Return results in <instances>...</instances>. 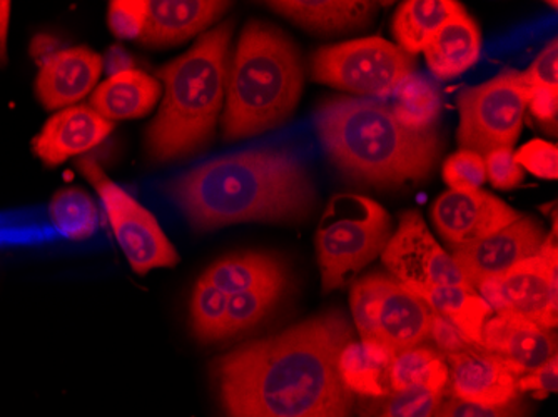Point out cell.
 <instances>
[{
  "label": "cell",
  "instance_id": "cell-2",
  "mask_svg": "<svg viewBox=\"0 0 558 417\" xmlns=\"http://www.w3.org/2000/svg\"><path fill=\"white\" fill-rule=\"evenodd\" d=\"M196 231L306 218L315 206L308 169L291 149H255L197 165L166 184Z\"/></svg>",
  "mask_w": 558,
  "mask_h": 417
},
{
  "label": "cell",
  "instance_id": "cell-9",
  "mask_svg": "<svg viewBox=\"0 0 558 417\" xmlns=\"http://www.w3.org/2000/svg\"><path fill=\"white\" fill-rule=\"evenodd\" d=\"M412 56L381 37L322 47L312 58V79L366 97H387L413 75Z\"/></svg>",
  "mask_w": 558,
  "mask_h": 417
},
{
  "label": "cell",
  "instance_id": "cell-16",
  "mask_svg": "<svg viewBox=\"0 0 558 417\" xmlns=\"http://www.w3.org/2000/svg\"><path fill=\"white\" fill-rule=\"evenodd\" d=\"M114 124L97 114L90 106H71L52 115L33 147L37 158L50 168L89 152L108 139Z\"/></svg>",
  "mask_w": 558,
  "mask_h": 417
},
{
  "label": "cell",
  "instance_id": "cell-34",
  "mask_svg": "<svg viewBox=\"0 0 558 417\" xmlns=\"http://www.w3.org/2000/svg\"><path fill=\"white\" fill-rule=\"evenodd\" d=\"M147 2L144 0H112L108 24L119 39H140L146 27Z\"/></svg>",
  "mask_w": 558,
  "mask_h": 417
},
{
  "label": "cell",
  "instance_id": "cell-6",
  "mask_svg": "<svg viewBox=\"0 0 558 417\" xmlns=\"http://www.w3.org/2000/svg\"><path fill=\"white\" fill-rule=\"evenodd\" d=\"M391 234L390 214L375 200L359 194L331 197L316 231L323 291L340 290L378 259Z\"/></svg>",
  "mask_w": 558,
  "mask_h": 417
},
{
  "label": "cell",
  "instance_id": "cell-18",
  "mask_svg": "<svg viewBox=\"0 0 558 417\" xmlns=\"http://www.w3.org/2000/svg\"><path fill=\"white\" fill-rule=\"evenodd\" d=\"M102 68V58L87 47L58 50L40 62L37 97L49 111L71 108L94 89Z\"/></svg>",
  "mask_w": 558,
  "mask_h": 417
},
{
  "label": "cell",
  "instance_id": "cell-27",
  "mask_svg": "<svg viewBox=\"0 0 558 417\" xmlns=\"http://www.w3.org/2000/svg\"><path fill=\"white\" fill-rule=\"evenodd\" d=\"M448 384V364L435 347L416 346L395 356L390 369V388L395 393L423 388L444 393Z\"/></svg>",
  "mask_w": 558,
  "mask_h": 417
},
{
  "label": "cell",
  "instance_id": "cell-33",
  "mask_svg": "<svg viewBox=\"0 0 558 417\" xmlns=\"http://www.w3.org/2000/svg\"><path fill=\"white\" fill-rule=\"evenodd\" d=\"M444 393L413 388L398 391L388 401L379 417H434Z\"/></svg>",
  "mask_w": 558,
  "mask_h": 417
},
{
  "label": "cell",
  "instance_id": "cell-36",
  "mask_svg": "<svg viewBox=\"0 0 558 417\" xmlns=\"http://www.w3.org/2000/svg\"><path fill=\"white\" fill-rule=\"evenodd\" d=\"M434 417H525V406L520 403L519 397L500 406H484L451 397L440 403Z\"/></svg>",
  "mask_w": 558,
  "mask_h": 417
},
{
  "label": "cell",
  "instance_id": "cell-4",
  "mask_svg": "<svg viewBox=\"0 0 558 417\" xmlns=\"http://www.w3.org/2000/svg\"><path fill=\"white\" fill-rule=\"evenodd\" d=\"M303 84L296 44L268 22H247L226 75L225 139H246L283 124L300 102Z\"/></svg>",
  "mask_w": 558,
  "mask_h": 417
},
{
  "label": "cell",
  "instance_id": "cell-30",
  "mask_svg": "<svg viewBox=\"0 0 558 417\" xmlns=\"http://www.w3.org/2000/svg\"><path fill=\"white\" fill-rule=\"evenodd\" d=\"M230 296L201 278L191 299V322L196 338L203 343H218L226 338Z\"/></svg>",
  "mask_w": 558,
  "mask_h": 417
},
{
  "label": "cell",
  "instance_id": "cell-43",
  "mask_svg": "<svg viewBox=\"0 0 558 417\" xmlns=\"http://www.w3.org/2000/svg\"><path fill=\"white\" fill-rule=\"evenodd\" d=\"M9 19H11V2L0 0V61L8 56Z\"/></svg>",
  "mask_w": 558,
  "mask_h": 417
},
{
  "label": "cell",
  "instance_id": "cell-19",
  "mask_svg": "<svg viewBox=\"0 0 558 417\" xmlns=\"http://www.w3.org/2000/svg\"><path fill=\"white\" fill-rule=\"evenodd\" d=\"M230 8L219 0H150L140 40L150 47L178 46L205 33Z\"/></svg>",
  "mask_w": 558,
  "mask_h": 417
},
{
  "label": "cell",
  "instance_id": "cell-5",
  "mask_svg": "<svg viewBox=\"0 0 558 417\" xmlns=\"http://www.w3.org/2000/svg\"><path fill=\"white\" fill-rule=\"evenodd\" d=\"M231 36L233 22H222L159 69L165 97L146 136L155 161L186 158L211 139L225 103Z\"/></svg>",
  "mask_w": 558,
  "mask_h": 417
},
{
  "label": "cell",
  "instance_id": "cell-10",
  "mask_svg": "<svg viewBox=\"0 0 558 417\" xmlns=\"http://www.w3.org/2000/svg\"><path fill=\"white\" fill-rule=\"evenodd\" d=\"M77 169L105 206L116 241L134 272L143 275L153 269L174 268L180 262L178 250L166 237L158 219L119 187L99 162L83 158L77 162Z\"/></svg>",
  "mask_w": 558,
  "mask_h": 417
},
{
  "label": "cell",
  "instance_id": "cell-40",
  "mask_svg": "<svg viewBox=\"0 0 558 417\" xmlns=\"http://www.w3.org/2000/svg\"><path fill=\"white\" fill-rule=\"evenodd\" d=\"M429 339H434L438 351L445 356L462 353V351L473 346L470 341L463 338L459 329L441 316L435 315V312L432 315V322H429Z\"/></svg>",
  "mask_w": 558,
  "mask_h": 417
},
{
  "label": "cell",
  "instance_id": "cell-20",
  "mask_svg": "<svg viewBox=\"0 0 558 417\" xmlns=\"http://www.w3.org/2000/svg\"><path fill=\"white\" fill-rule=\"evenodd\" d=\"M266 5L303 29L325 36L363 29L379 8L378 2L368 0H281Z\"/></svg>",
  "mask_w": 558,
  "mask_h": 417
},
{
  "label": "cell",
  "instance_id": "cell-38",
  "mask_svg": "<svg viewBox=\"0 0 558 417\" xmlns=\"http://www.w3.org/2000/svg\"><path fill=\"white\" fill-rule=\"evenodd\" d=\"M558 40L547 44L534 64L523 72L530 89H558Z\"/></svg>",
  "mask_w": 558,
  "mask_h": 417
},
{
  "label": "cell",
  "instance_id": "cell-17",
  "mask_svg": "<svg viewBox=\"0 0 558 417\" xmlns=\"http://www.w3.org/2000/svg\"><path fill=\"white\" fill-rule=\"evenodd\" d=\"M480 347L501 357L517 375L541 368L557 356V339L550 329L513 315H497L485 322Z\"/></svg>",
  "mask_w": 558,
  "mask_h": 417
},
{
  "label": "cell",
  "instance_id": "cell-11",
  "mask_svg": "<svg viewBox=\"0 0 558 417\" xmlns=\"http://www.w3.org/2000/svg\"><path fill=\"white\" fill-rule=\"evenodd\" d=\"M476 291L497 315L520 316L550 331L557 328V232L545 237L537 256L482 282Z\"/></svg>",
  "mask_w": 558,
  "mask_h": 417
},
{
  "label": "cell",
  "instance_id": "cell-37",
  "mask_svg": "<svg viewBox=\"0 0 558 417\" xmlns=\"http://www.w3.org/2000/svg\"><path fill=\"white\" fill-rule=\"evenodd\" d=\"M485 171H487V181L497 189L509 191L520 186L523 182V169L517 164L513 158V150L495 149L485 156Z\"/></svg>",
  "mask_w": 558,
  "mask_h": 417
},
{
  "label": "cell",
  "instance_id": "cell-31",
  "mask_svg": "<svg viewBox=\"0 0 558 417\" xmlns=\"http://www.w3.org/2000/svg\"><path fill=\"white\" fill-rule=\"evenodd\" d=\"M287 281L272 282L256 290L231 294L228 299V326L226 338H234L241 332L255 328L269 310L283 296Z\"/></svg>",
  "mask_w": 558,
  "mask_h": 417
},
{
  "label": "cell",
  "instance_id": "cell-41",
  "mask_svg": "<svg viewBox=\"0 0 558 417\" xmlns=\"http://www.w3.org/2000/svg\"><path fill=\"white\" fill-rule=\"evenodd\" d=\"M529 108L532 115L555 134L557 128L558 89H530Z\"/></svg>",
  "mask_w": 558,
  "mask_h": 417
},
{
  "label": "cell",
  "instance_id": "cell-14",
  "mask_svg": "<svg viewBox=\"0 0 558 417\" xmlns=\"http://www.w3.org/2000/svg\"><path fill=\"white\" fill-rule=\"evenodd\" d=\"M429 214L450 247L484 240L522 216L509 204L482 189H450L435 200Z\"/></svg>",
  "mask_w": 558,
  "mask_h": 417
},
{
  "label": "cell",
  "instance_id": "cell-28",
  "mask_svg": "<svg viewBox=\"0 0 558 417\" xmlns=\"http://www.w3.org/2000/svg\"><path fill=\"white\" fill-rule=\"evenodd\" d=\"M49 216L62 236L84 241L93 236L99 225L96 203L80 187H65L50 200Z\"/></svg>",
  "mask_w": 558,
  "mask_h": 417
},
{
  "label": "cell",
  "instance_id": "cell-23",
  "mask_svg": "<svg viewBox=\"0 0 558 417\" xmlns=\"http://www.w3.org/2000/svg\"><path fill=\"white\" fill-rule=\"evenodd\" d=\"M416 296L422 297L435 315L459 329L473 346L480 347L485 322L490 319L494 310L476 290L470 285H438L420 291Z\"/></svg>",
  "mask_w": 558,
  "mask_h": 417
},
{
  "label": "cell",
  "instance_id": "cell-15",
  "mask_svg": "<svg viewBox=\"0 0 558 417\" xmlns=\"http://www.w3.org/2000/svg\"><path fill=\"white\" fill-rule=\"evenodd\" d=\"M448 364V384L451 396L466 403L500 406L519 397L517 381L520 376L509 363L472 346L462 353L445 356Z\"/></svg>",
  "mask_w": 558,
  "mask_h": 417
},
{
  "label": "cell",
  "instance_id": "cell-26",
  "mask_svg": "<svg viewBox=\"0 0 558 417\" xmlns=\"http://www.w3.org/2000/svg\"><path fill=\"white\" fill-rule=\"evenodd\" d=\"M395 354L375 343H350L338 360L341 379L353 394L385 396Z\"/></svg>",
  "mask_w": 558,
  "mask_h": 417
},
{
  "label": "cell",
  "instance_id": "cell-39",
  "mask_svg": "<svg viewBox=\"0 0 558 417\" xmlns=\"http://www.w3.org/2000/svg\"><path fill=\"white\" fill-rule=\"evenodd\" d=\"M519 393L534 394L535 397L542 400L548 394L557 393L558 389V359L557 356L542 364L541 368L522 375L517 381Z\"/></svg>",
  "mask_w": 558,
  "mask_h": 417
},
{
  "label": "cell",
  "instance_id": "cell-22",
  "mask_svg": "<svg viewBox=\"0 0 558 417\" xmlns=\"http://www.w3.org/2000/svg\"><path fill=\"white\" fill-rule=\"evenodd\" d=\"M478 25L465 11L441 25L423 49L426 64L440 79H451L472 68L480 58Z\"/></svg>",
  "mask_w": 558,
  "mask_h": 417
},
{
  "label": "cell",
  "instance_id": "cell-25",
  "mask_svg": "<svg viewBox=\"0 0 558 417\" xmlns=\"http://www.w3.org/2000/svg\"><path fill=\"white\" fill-rule=\"evenodd\" d=\"M203 278L231 296L272 282L287 281V271L283 262L271 254L243 253L218 260Z\"/></svg>",
  "mask_w": 558,
  "mask_h": 417
},
{
  "label": "cell",
  "instance_id": "cell-42",
  "mask_svg": "<svg viewBox=\"0 0 558 417\" xmlns=\"http://www.w3.org/2000/svg\"><path fill=\"white\" fill-rule=\"evenodd\" d=\"M102 65H105L109 77H111V75L121 74V72L133 71L134 69L133 58H131V56L128 54V50L121 46H112L111 49L108 50Z\"/></svg>",
  "mask_w": 558,
  "mask_h": 417
},
{
  "label": "cell",
  "instance_id": "cell-12",
  "mask_svg": "<svg viewBox=\"0 0 558 417\" xmlns=\"http://www.w3.org/2000/svg\"><path fill=\"white\" fill-rule=\"evenodd\" d=\"M379 259L391 278L415 294L438 285H469L451 254L437 243L416 211L401 214Z\"/></svg>",
  "mask_w": 558,
  "mask_h": 417
},
{
  "label": "cell",
  "instance_id": "cell-21",
  "mask_svg": "<svg viewBox=\"0 0 558 417\" xmlns=\"http://www.w3.org/2000/svg\"><path fill=\"white\" fill-rule=\"evenodd\" d=\"M161 96V84L146 72L125 71L111 75L90 97V108L108 119H137L149 114Z\"/></svg>",
  "mask_w": 558,
  "mask_h": 417
},
{
  "label": "cell",
  "instance_id": "cell-32",
  "mask_svg": "<svg viewBox=\"0 0 558 417\" xmlns=\"http://www.w3.org/2000/svg\"><path fill=\"white\" fill-rule=\"evenodd\" d=\"M444 179L451 191L482 189L487 181L485 158L472 150L451 154L444 164Z\"/></svg>",
  "mask_w": 558,
  "mask_h": 417
},
{
  "label": "cell",
  "instance_id": "cell-3",
  "mask_svg": "<svg viewBox=\"0 0 558 417\" xmlns=\"http://www.w3.org/2000/svg\"><path fill=\"white\" fill-rule=\"evenodd\" d=\"M315 124L331 162L348 177L372 186L418 184L440 158L441 140L434 127H404L390 108L372 99L326 100Z\"/></svg>",
  "mask_w": 558,
  "mask_h": 417
},
{
  "label": "cell",
  "instance_id": "cell-7",
  "mask_svg": "<svg viewBox=\"0 0 558 417\" xmlns=\"http://www.w3.org/2000/svg\"><path fill=\"white\" fill-rule=\"evenodd\" d=\"M350 306L362 343L379 344L397 356L429 339L434 310L391 275L369 274L354 282Z\"/></svg>",
  "mask_w": 558,
  "mask_h": 417
},
{
  "label": "cell",
  "instance_id": "cell-35",
  "mask_svg": "<svg viewBox=\"0 0 558 417\" xmlns=\"http://www.w3.org/2000/svg\"><path fill=\"white\" fill-rule=\"evenodd\" d=\"M517 164L526 169L530 174L537 175L547 181L558 177V149L555 144L547 140L534 139L513 152Z\"/></svg>",
  "mask_w": 558,
  "mask_h": 417
},
{
  "label": "cell",
  "instance_id": "cell-8",
  "mask_svg": "<svg viewBox=\"0 0 558 417\" xmlns=\"http://www.w3.org/2000/svg\"><path fill=\"white\" fill-rule=\"evenodd\" d=\"M530 94L523 72L515 69H505L494 79L463 89L459 96V146L482 158L495 149H512L522 131Z\"/></svg>",
  "mask_w": 558,
  "mask_h": 417
},
{
  "label": "cell",
  "instance_id": "cell-13",
  "mask_svg": "<svg viewBox=\"0 0 558 417\" xmlns=\"http://www.w3.org/2000/svg\"><path fill=\"white\" fill-rule=\"evenodd\" d=\"M545 237L547 234L537 219L520 216L515 222L484 240L451 247V257L466 284L476 290L482 282L498 278L522 260L537 256Z\"/></svg>",
  "mask_w": 558,
  "mask_h": 417
},
{
  "label": "cell",
  "instance_id": "cell-24",
  "mask_svg": "<svg viewBox=\"0 0 558 417\" xmlns=\"http://www.w3.org/2000/svg\"><path fill=\"white\" fill-rule=\"evenodd\" d=\"M463 11V5L454 0H407L393 17L398 47L409 56L423 52L441 25Z\"/></svg>",
  "mask_w": 558,
  "mask_h": 417
},
{
  "label": "cell",
  "instance_id": "cell-1",
  "mask_svg": "<svg viewBox=\"0 0 558 417\" xmlns=\"http://www.w3.org/2000/svg\"><path fill=\"white\" fill-rule=\"evenodd\" d=\"M353 329L329 310L219 357L215 379L230 417H350L354 394L338 360Z\"/></svg>",
  "mask_w": 558,
  "mask_h": 417
},
{
  "label": "cell",
  "instance_id": "cell-29",
  "mask_svg": "<svg viewBox=\"0 0 558 417\" xmlns=\"http://www.w3.org/2000/svg\"><path fill=\"white\" fill-rule=\"evenodd\" d=\"M393 112L395 118L413 131H425L432 127L438 112L441 109L440 96L434 86H429L422 77H413L401 83L395 90Z\"/></svg>",
  "mask_w": 558,
  "mask_h": 417
}]
</instances>
